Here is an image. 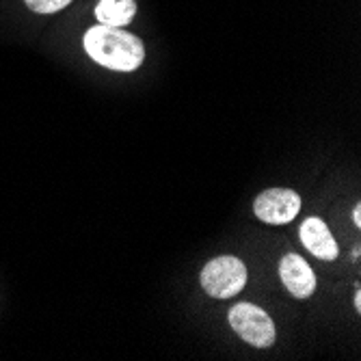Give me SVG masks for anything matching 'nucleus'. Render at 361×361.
I'll use <instances>...</instances> for the list:
<instances>
[{
  "mask_svg": "<svg viewBox=\"0 0 361 361\" xmlns=\"http://www.w3.org/2000/svg\"><path fill=\"white\" fill-rule=\"evenodd\" d=\"M229 324L232 329L251 346L255 348H269L275 344L277 331L271 316L251 303H238L229 312Z\"/></svg>",
  "mask_w": 361,
  "mask_h": 361,
  "instance_id": "obj_3",
  "label": "nucleus"
},
{
  "mask_svg": "<svg viewBox=\"0 0 361 361\" xmlns=\"http://www.w3.org/2000/svg\"><path fill=\"white\" fill-rule=\"evenodd\" d=\"M24 3L35 13H56L63 7H68L72 0H24Z\"/></svg>",
  "mask_w": 361,
  "mask_h": 361,
  "instance_id": "obj_8",
  "label": "nucleus"
},
{
  "mask_svg": "<svg viewBox=\"0 0 361 361\" xmlns=\"http://www.w3.org/2000/svg\"><path fill=\"white\" fill-rule=\"evenodd\" d=\"M353 221H355V225H357V227L361 225V206H359V204H357V206H355V210H353Z\"/></svg>",
  "mask_w": 361,
  "mask_h": 361,
  "instance_id": "obj_9",
  "label": "nucleus"
},
{
  "mask_svg": "<svg viewBox=\"0 0 361 361\" xmlns=\"http://www.w3.org/2000/svg\"><path fill=\"white\" fill-rule=\"evenodd\" d=\"M85 50L95 61L115 72H133L145 59L143 42L121 26L97 24L87 30Z\"/></svg>",
  "mask_w": 361,
  "mask_h": 361,
  "instance_id": "obj_1",
  "label": "nucleus"
},
{
  "mask_svg": "<svg viewBox=\"0 0 361 361\" xmlns=\"http://www.w3.org/2000/svg\"><path fill=\"white\" fill-rule=\"evenodd\" d=\"M247 283V269L234 255L210 259L202 271V288L214 299H229Z\"/></svg>",
  "mask_w": 361,
  "mask_h": 361,
  "instance_id": "obj_2",
  "label": "nucleus"
},
{
  "mask_svg": "<svg viewBox=\"0 0 361 361\" xmlns=\"http://www.w3.org/2000/svg\"><path fill=\"white\" fill-rule=\"evenodd\" d=\"M301 210V197L290 188H269L253 202V212L259 221L271 225L290 223Z\"/></svg>",
  "mask_w": 361,
  "mask_h": 361,
  "instance_id": "obj_4",
  "label": "nucleus"
},
{
  "mask_svg": "<svg viewBox=\"0 0 361 361\" xmlns=\"http://www.w3.org/2000/svg\"><path fill=\"white\" fill-rule=\"evenodd\" d=\"M301 243L310 253H314L316 257L326 259V262L336 259L338 253H340L338 243L331 236L329 227H326V223L322 219H316V216H310V219L303 221V225H301Z\"/></svg>",
  "mask_w": 361,
  "mask_h": 361,
  "instance_id": "obj_6",
  "label": "nucleus"
},
{
  "mask_svg": "<svg viewBox=\"0 0 361 361\" xmlns=\"http://www.w3.org/2000/svg\"><path fill=\"white\" fill-rule=\"evenodd\" d=\"M279 275H281L283 286L290 290L292 297H297V299H307V297H312L314 290H316V275H314V271L310 269L307 262L301 255H297V253H288L281 259Z\"/></svg>",
  "mask_w": 361,
  "mask_h": 361,
  "instance_id": "obj_5",
  "label": "nucleus"
},
{
  "mask_svg": "<svg viewBox=\"0 0 361 361\" xmlns=\"http://www.w3.org/2000/svg\"><path fill=\"white\" fill-rule=\"evenodd\" d=\"M135 13V0H100V5L95 7V18L104 26H126Z\"/></svg>",
  "mask_w": 361,
  "mask_h": 361,
  "instance_id": "obj_7",
  "label": "nucleus"
},
{
  "mask_svg": "<svg viewBox=\"0 0 361 361\" xmlns=\"http://www.w3.org/2000/svg\"><path fill=\"white\" fill-rule=\"evenodd\" d=\"M355 307L361 310V292H359V290L355 292Z\"/></svg>",
  "mask_w": 361,
  "mask_h": 361,
  "instance_id": "obj_10",
  "label": "nucleus"
}]
</instances>
